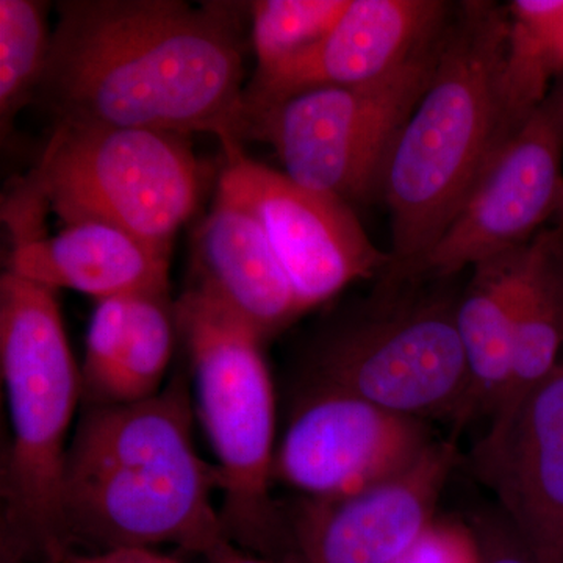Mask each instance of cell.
<instances>
[{"label": "cell", "mask_w": 563, "mask_h": 563, "mask_svg": "<svg viewBox=\"0 0 563 563\" xmlns=\"http://www.w3.org/2000/svg\"><path fill=\"white\" fill-rule=\"evenodd\" d=\"M421 284H384L372 306L322 333L307 355L306 385L465 426L470 377L455 324L459 296L422 291Z\"/></svg>", "instance_id": "cell-7"}, {"label": "cell", "mask_w": 563, "mask_h": 563, "mask_svg": "<svg viewBox=\"0 0 563 563\" xmlns=\"http://www.w3.org/2000/svg\"><path fill=\"white\" fill-rule=\"evenodd\" d=\"M350 0H258L252 2L251 38L257 69L273 73L312 49L339 22Z\"/></svg>", "instance_id": "cell-22"}, {"label": "cell", "mask_w": 563, "mask_h": 563, "mask_svg": "<svg viewBox=\"0 0 563 563\" xmlns=\"http://www.w3.org/2000/svg\"><path fill=\"white\" fill-rule=\"evenodd\" d=\"M179 325L169 295L96 303L80 365L81 409L146 401L163 390Z\"/></svg>", "instance_id": "cell-17"}, {"label": "cell", "mask_w": 563, "mask_h": 563, "mask_svg": "<svg viewBox=\"0 0 563 563\" xmlns=\"http://www.w3.org/2000/svg\"><path fill=\"white\" fill-rule=\"evenodd\" d=\"M529 243L473 266L472 279L459 295L455 324L470 377L465 424L479 417L490 422L506 395Z\"/></svg>", "instance_id": "cell-18"}, {"label": "cell", "mask_w": 563, "mask_h": 563, "mask_svg": "<svg viewBox=\"0 0 563 563\" xmlns=\"http://www.w3.org/2000/svg\"><path fill=\"white\" fill-rule=\"evenodd\" d=\"M459 463L453 440H435L406 472L335 499L284 507L298 563H396L435 521Z\"/></svg>", "instance_id": "cell-12"}, {"label": "cell", "mask_w": 563, "mask_h": 563, "mask_svg": "<svg viewBox=\"0 0 563 563\" xmlns=\"http://www.w3.org/2000/svg\"><path fill=\"white\" fill-rule=\"evenodd\" d=\"M172 250L101 221L66 224L54 236L13 244L7 272L57 291L84 292L96 302L120 296L169 295Z\"/></svg>", "instance_id": "cell-16"}, {"label": "cell", "mask_w": 563, "mask_h": 563, "mask_svg": "<svg viewBox=\"0 0 563 563\" xmlns=\"http://www.w3.org/2000/svg\"><path fill=\"white\" fill-rule=\"evenodd\" d=\"M435 442L428 422L335 388L303 385L273 483L299 498L335 499L406 472Z\"/></svg>", "instance_id": "cell-11"}, {"label": "cell", "mask_w": 563, "mask_h": 563, "mask_svg": "<svg viewBox=\"0 0 563 563\" xmlns=\"http://www.w3.org/2000/svg\"><path fill=\"white\" fill-rule=\"evenodd\" d=\"M224 154L218 198L250 211L262 225L302 313L387 269L390 254L374 246L351 206L252 161L242 146Z\"/></svg>", "instance_id": "cell-9"}, {"label": "cell", "mask_w": 563, "mask_h": 563, "mask_svg": "<svg viewBox=\"0 0 563 563\" xmlns=\"http://www.w3.org/2000/svg\"><path fill=\"white\" fill-rule=\"evenodd\" d=\"M0 366L11 424L2 468L0 563H47L68 553L62 481L69 428L81 406L57 291L3 272Z\"/></svg>", "instance_id": "cell-4"}, {"label": "cell", "mask_w": 563, "mask_h": 563, "mask_svg": "<svg viewBox=\"0 0 563 563\" xmlns=\"http://www.w3.org/2000/svg\"><path fill=\"white\" fill-rule=\"evenodd\" d=\"M555 220H558L559 228H563V198L561 207H559L558 217H555Z\"/></svg>", "instance_id": "cell-27"}, {"label": "cell", "mask_w": 563, "mask_h": 563, "mask_svg": "<svg viewBox=\"0 0 563 563\" xmlns=\"http://www.w3.org/2000/svg\"><path fill=\"white\" fill-rule=\"evenodd\" d=\"M472 463L537 563H563V352L506 420L488 426Z\"/></svg>", "instance_id": "cell-14"}, {"label": "cell", "mask_w": 563, "mask_h": 563, "mask_svg": "<svg viewBox=\"0 0 563 563\" xmlns=\"http://www.w3.org/2000/svg\"><path fill=\"white\" fill-rule=\"evenodd\" d=\"M448 5L437 0H350L331 32L244 90V140L252 124L299 92L383 79L439 40Z\"/></svg>", "instance_id": "cell-13"}, {"label": "cell", "mask_w": 563, "mask_h": 563, "mask_svg": "<svg viewBox=\"0 0 563 563\" xmlns=\"http://www.w3.org/2000/svg\"><path fill=\"white\" fill-rule=\"evenodd\" d=\"M396 563H479V548L468 521L435 518L412 550Z\"/></svg>", "instance_id": "cell-23"}, {"label": "cell", "mask_w": 563, "mask_h": 563, "mask_svg": "<svg viewBox=\"0 0 563 563\" xmlns=\"http://www.w3.org/2000/svg\"><path fill=\"white\" fill-rule=\"evenodd\" d=\"M507 9L466 2L448 21L435 69L385 168L391 225L385 284L412 279L503 150L499 90Z\"/></svg>", "instance_id": "cell-3"}, {"label": "cell", "mask_w": 563, "mask_h": 563, "mask_svg": "<svg viewBox=\"0 0 563 563\" xmlns=\"http://www.w3.org/2000/svg\"><path fill=\"white\" fill-rule=\"evenodd\" d=\"M203 168L187 136L151 129L55 124L43 157L3 220L14 240L38 239L46 210L66 224L101 221L172 250L198 209Z\"/></svg>", "instance_id": "cell-5"}, {"label": "cell", "mask_w": 563, "mask_h": 563, "mask_svg": "<svg viewBox=\"0 0 563 563\" xmlns=\"http://www.w3.org/2000/svg\"><path fill=\"white\" fill-rule=\"evenodd\" d=\"M47 563H179L168 555L155 553L154 550L141 548H122V550L90 551L80 553L70 550L68 553Z\"/></svg>", "instance_id": "cell-25"}, {"label": "cell", "mask_w": 563, "mask_h": 563, "mask_svg": "<svg viewBox=\"0 0 563 563\" xmlns=\"http://www.w3.org/2000/svg\"><path fill=\"white\" fill-rule=\"evenodd\" d=\"M442 35L383 79L292 96L262 114L247 140L272 144L303 187L347 206L368 201L380 195L393 147L429 87Z\"/></svg>", "instance_id": "cell-8"}, {"label": "cell", "mask_w": 563, "mask_h": 563, "mask_svg": "<svg viewBox=\"0 0 563 563\" xmlns=\"http://www.w3.org/2000/svg\"><path fill=\"white\" fill-rule=\"evenodd\" d=\"M507 13L499 90L504 146L547 101L550 80L563 70V0H515Z\"/></svg>", "instance_id": "cell-20"}, {"label": "cell", "mask_w": 563, "mask_h": 563, "mask_svg": "<svg viewBox=\"0 0 563 563\" xmlns=\"http://www.w3.org/2000/svg\"><path fill=\"white\" fill-rule=\"evenodd\" d=\"M563 352V228L542 231L529 243L528 273L515 332L509 385L488 426L506 420Z\"/></svg>", "instance_id": "cell-19"}, {"label": "cell", "mask_w": 563, "mask_h": 563, "mask_svg": "<svg viewBox=\"0 0 563 563\" xmlns=\"http://www.w3.org/2000/svg\"><path fill=\"white\" fill-rule=\"evenodd\" d=\"M35 101L55 124L244 140L243 36L232 3L65 0Z\"/></svg>", "instance_id": "cell-1"}, {"label": "cell", "mask_w": 563, "mask_h": 563, "mask_svg": "<svg viewBox=\"0 0 563 563\" xmlns=\"http://www.w3.org/2000/svg\"><path fill=\"white\" fill-rule=\"evenodd\" d=\"M563 91L548 96L499 151L410 282L444 280L525 246L563 198Z\"/></svg>", "instance_id": "cell-10"}, {"label": "cell", "mask_w": 563, "mask_h": 563, "mask_svg": "<svg viewBox=\"0 0 563 563\" xmlns=\"http://www.w3.org/2000/svg\"><path fill=\"white\" fill-rule=\"evenodd\" d=\"M479 548V563H537L528 544L498 506L483 507L468 521Z\"/></svg>", "instance_id": "cell-24"}, {"label": "cell", "mask_w": 563, "mask_h": 563, "mask_svg": "<svg viewBox=\"0 0 563 563\" xmlns=\"http://www.w3.org/2000/svg\"><path fill=\"white\" fill-rule=\"evenodd\" d=\"M47 3L0 0V129L9 135L11 122L35 101L47 60L52 32Z\"/></svg>", "instance_id": "cell-21"}, {"label": "cell", "mask_w": 563, "mask_h": 563, "mask_svg": "<svg viewBox=\"0 0 563 563\" xmlns=\"http://www.w3.org/2000/svg\"><path fill=\"white\" fill-rule=\"evenodd\" d=\"M210 563H298L296 561H276V559L261 558V555L243 553L231 542H225L209 558Z\"/></svg>", "instance_id": "cell-26"}, {"label": "cell", "mask_w": 563, "mask_h": 563, "mask_svg": "<svg viewBox=\"0 0 563 563\" xmlns=\"http://www.w3.org/2000/svg\"><path fill=\"white\" fill-rule=\"evenodd\" d=\"M196 401L218 459L222 528L229 542L261 558L291 559L284 507L272 495L276 404L263 340L198 290L176 301Z\"/></svg>", "instance_id": "cell-6"}, {"label": "cell", "mask_w": 563, "mask_h": 563, "mask_svg": "<svg viewBox=\"0 0 563 563\" xmlns=\"http://www.w3.org/2000/svg\"><path fill=\"white\" fill-rule=\"evenodd\" d=\"M192 418L181 374L146 401L84 409L62 481L69 550L174 544L209 559L229 542L211 501L220 472L196 450Z\"/></svg>", "instance_id": "cell-2"}, {"label": "cell", "mask_w": 563, "mask_h": 563, "mask_svg": "<svg viewBox=\"0 0 563 563\" xmlns=\"http://www.w3.org/2000/svg\"><path fill=\"white\" fill-rule=\"evenodd\" d=\"M192 262V290L246 322L263 342L302 314L262 225L235 203L217 196L196 233Z\"/></svg>", "instance_id": "cell-15"}]
</instances>
